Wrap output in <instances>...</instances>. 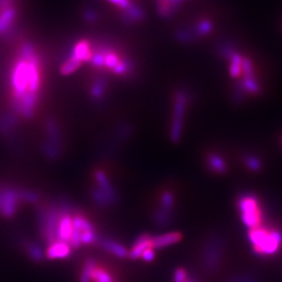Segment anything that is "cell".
Here are the masks:
<instances>
[{
	"label": "cell",
	"instance_id": "cell-1",
	"mask_svg": "<svg viewBox=\"0 0 282 282\" xmlns=\"http://www.w3.org/2000/svg\"><path fill=\"white\" fill-rule=\"evenodd\" d=\"M41 62L32 43L25 42L19 50L11 74L12 107L17 114L31 119L41 89Z\"/></svg>",
	"mask_w": 282,
	"mask_h": 282
},
{
	"label": "cell",
	"instance_id": "cell-2",
	"mask_svg": "<svg viewBox=\"0 0 282 282\" xmlns=\"http://www.w3.org/2000/svg\"><path fill=\"white\" fill-rule=\"evenodd\" d=\"M62 212L63 210L57 200L45 204H38L36 213L37 228L46 245L57 240V229Z\"/></svg>",
	"mask_w": 282,
	"mask_h": 282
},
{
	"label": "cell",
	"instance_id": "cell-3",
	"mask_svg": "<svg viewBox=\"0 0 282 282\" xmlns=\"http://www.w3.org/2000/svg\"><path fill=\"white\" fill-rule=\"evenodd\" d=\"M248 238L253 252L264 257L276 254L282 246V232L278 228L261 225L249 229Z\"/></svg>",
	"mask_w": 282,
	"mask_h": 282
},
{
	"label": "cell",
	"instance_id": "cell-4",
	"mask_svg": "<svg viewBox=\"0 0 282 282\" xmlns=\"http://www.w3.org/2000/svg\"><path fill=\"white\" fill-rule=\"evenodd\" d=\"M99 237L92 222L87 219L83 212L77 210L72 216V233L69 239L71 248L79 249L82 246L94 245Z\"/></svg>",
	"mask_w": 282,
	"mask_h": 282
},
{
	"label": "cell",
	"instance_id": "cell-5",
	"mask_svg": "<svg viewBox=\"0 0 282 282\" xmlns=\"http://www.w3.org/2000/svg\"><path fill=\"white\" fill-rule=\"evenodd\" d=\"M236 208L240 213L241 222L247 228H256L261 226L264 223V211H262L260 201L256 194L249 192L238 194L236 199Z\"/></svg>",
	"mask_w": 282,
	"mask_h": 282
},
{
	"label": "cell",
	"instance_id": "cell-6",
	"mask_svg": "<svg viewBox=\"0 0 282 282\" xmlns=\"http://www.w3.org/2000/svg\"><path fill=\"white\" fill-rule=\"evenodd\" d=\"M224 252H225V240L219 234H212L204 241L202 264L207 273H215L219 270Z\"/></svg>",
	"mask_w": 282,
	"mask_h": 282
},
{
	"label": "cell",
	"instance_id": "cell-7",
	"mask_svg": "<svg viewBox=\"0 0 282 282\" xmlns=\"http://www.w3.org/2000/svg\"><path fill=\"white\" fill-rule=\"evenodd\" d=\"M19 186L8 183L0 184V217L13 219L20 207Z\"/></svg>",
	"mask_w": 282,
	"mask_h": 282
},
{
	"label": "cell",
	"instance_id": "cell-8",
	"mask_svg": "<svg viewBox=\"0 0 282 282\" xmlns=\"http://www.w3.org/2000/svg\"><path fill=\"white\" fill-rule=\"evenodd\" d=\"M188 103V94L186 91H179L176 95L173 108V118L170 128V139L172 142L177 143L182 137L183 120L185 116L186 105Z\"/></svg>",
	"mask_w": 282,
	"mask_h": 282
},
{
	"label": "cell",
	"instance_id": "cell-9",
	"mask_svg": "<svg viewBox=\"0 0 282 282\" xmlns=\"http://www.w3.org/2000/svg\"><path fill=\"white\" fill-rule=\"evenodd\" d=\"M46 135L47 140L43 145L44 155L48 159L56 160L61 156L63 141L59 125L54 120L46 122Z\"/></svg>",
	"mask_w": 282,
	"mask_h": 282
},
{
	"label": "cell",
	"instance_id": "cell-10",
	"mask_svg": "<svg viewBox=\"0 0 282 282\" xmlns=\"http://www.w3.org/2000/svg\"><path fill=\"white\" fill-rule=\"evenodd\" d=\"M94 185L96 187H99L107 197H108L114 205L118 203V192L116 190L115 186L113 185L112 181L108 177L104 170L102 169H96L94 171Z\"/></svg>",
	"mask_w": 282,
	"mask_h": 282
},
{
	"label": "cell",
	"instance_id": "cell-11",
	"mask_svg": "<svg viewBox=\"0 0 282 282\" xmlns=\"http://www.w3.org/2000/svg\"><path fill=\"white\" fill-rule=\"evenodd\" d=\"M96 245H99L104 251L110 253L117 258H129V250L126 249L121 242L109 238L107 236H100Z\"/></svg>",
	"mask_w": 282,
	"mask_h": 282
},
{
	"label": "cell",
	"instance_id": "cell-12",
	"mask_svg": "<svg viewBox=\"0 0 282 282\" xmlns=\"http://www.w3.org/2000/svg\"><path fill=\"white\" fill-rule=\"evenodd\" d=\"M72 254L71 246L66 241L56 240L47 245L45 250V256L50 260H59L66 259Z\"/></svg>",
	"mask_w": 282,
	"mask_h": 282
},
{
	"label": "cell",
	"instance_id": "cell-13",
	"mask_svg": "<svg viewBox=\"0 0 282 282\" xmlns=\"http://www.w3.org/2000/svg\"><path fill=\"white\" fill-rule=\"evenodd\" d=\"M153 247V236L148 233H143L137 236V238L135 239L133 242V245L131 249L129 250V258L132 260L139 259L142 255V253Z\"/></svg>",
	"mask_w": 282,
	"mask_h": 282
},
{
	"label": "cell",
	"instance_id": "cell-14",
	"mask_svg": "<svg viewBox=\"0 0 282 282\" xmlns=\"http://www.w3.org/2000/svg\"><path fill=\"white\" fill-rule=\"evenodd\" d=\"M180 232H167L163 234L153 236V248L155 250L164 249L178 244L182 239Z\"/></svg>",
	"mask_w": 282,
	"mask_h": 282
},
{
	"label": "cell",
	"instance_id": "cell-15",
	"mask_svg": "<svg viewBox=\"0 0 282 282\" xmlns=\"http://www.w3.org/2000/svg\"><path fill=\"white\" fill-rule=\"evenodd\" d=\"M20 246L26 253V255L28 256L31 260L35 262H42L46 256H45V251L44 249L38 245L35 241H28V240H21Z\"/></svg>",
	"mask_w": 282,
	"mask_h": 282
},
{
	"label": "cell",
	"instance_id": "cell-16",
	"mask_svg": "<svg viewBox=\"0 0 282 282\" xmlns=\"http://www.w3.org/2000/svg\"><path fill=\"white\" fill-rule=\"evenodd\" d=\"M207 169L218 174H224L228 171V165L221 155L218 153H209L206 156Z\"/></svg>",
	"mask_w": 282,
	"mask_h": 282
},
{
	"label": "cell",
	"instance_id": "cell-17",
	"mask_svg": "<svg viewBox=\"0 0 282 282\" xmlns=\"http://www.w3.org/2000/svg\"><path fill=\"white\" fill-rule=\"evenodd\" d=\"M174 217H176V211H169L157 207L153 213V221L158 227L165 228L171 225Z\"/></svg>",
	"mask_w": 282,
	"mask_h": 282
},
{
	"label": "cell",
	"instance_id": "cell-18",
	"mask_svg": "<svg viewBox=\"0 0 282 282\" xmlns=\"http://www.w3.org/2000/svg\"><path fill=\"white\" fill-rule=\"evenodd\" d=\"M17 16V9L13 5L4 11L0 12V35L7 33L13 27Z\"/></svg>",
	"mask_w": 282,
	"mask_h": 282
},
{
	"label": "cell",
	"instance_id": "cell-19",
	"mask_svg": "<svg viewBox=\"0 0 282 282\" xmlns=\"http://www.w3.org/2000/svg\"><path fill=\"white\" fill-rule=\"evenodd\" d=\"M227 60H229L230 76L232 79H239V76L241 75V65H242V60H244V56H242L240 53L234 51Z\"/></svg>",
	"mask_w": 282,
	"mask_h": 282
},
{
	"label": "cell",
	"instance_id": "cell-20",
	"mask_svg": "<svg viewBox=\"0 0 282 282\" xmlns=\"http://www.w3.org/2000/svg\"><path fill=\"white\" fill-rule=\"evenodd\" d=\"M90 198L95 205L100 208L107 209V208H111L114 206L113 202L95 185L90 190Z\"/></svg>",
	"mask_w": 282,
	"mask_h": 282
},
{
	"label": "cell",
	"instance_id": "cell-21",
	"mask_svg": "<svg viewBox=\"0 0 282 282\" xmlns=\"http://www.w3.org/2000/svg\"><path fill=\"white\" fill-rule=\"evenodd\" d=\"M158 11L164 18L171 17L178 11L179 4L182 0H157Z\"/></svg>",
	"mask_w": 282,
	"mask_h": 282
},
{
	"label": "cell",
	"instance_id": "cell-22",
	"mask_svg": "<svg viewBox=\"0 0 282 282\" xmlns=\"http://www.w3.org/2000/svg\"><path fill=\"white\" fill-rule=\"evenodd\" d=\"M237 85H239L247 94H259L261 91V86L256 75L251 77H240Z\"/></svg>",
	"mask_w": 282,
	"mask_h": 282
},
{
	"label": "cell",
	"instance_id": "cell-23",
	"mask_svg": "<svg viewBox=\"0 0 282 282\" xmlns=\"http://www.w3.org/2000/svg\"><path fill=\"white\" fill-rule=\"evenodd\" d=\"M19 199H20L21 203L38 205L41 201V194L31 188L19 187Z\"/></svg>",
	"mask_w": 282,
	"mask_h": 282
},
{
	"label": "cell",
	"instance_id": "cell-24",
	"mask_svg": "<svg viewBox=\"0 0 282 282\" xmlns=\"http://www.w3.org/2000/svg\"><path fill=\"white\" fill-rule=\"evenodd\" d=\"M158 207L164 210L176 211V197L170 190H164L161 192Z\"/></svg>",
	"mask_w": 282,
	"mask_h": 282
},
{
	"label": "cell",
	"instance_id": "cell-25",
	"mask_svg": "<svg viewBox=\"0 0 282 282\" xmlns=\"http://www.w3.org/2000/svg\"><path fill=\"white\" fill-rule=\"evenodd\" d=\"M91 282H117V281L114 279L110 271L106 270L105 268L97 265L93 271Z\"/></svg>",
	"mask_w": 282,
	"mask_h": 282
},
{
	"label": "cell",
	"instance_id": "cell-26",
	"mask_svg": "<svg viewBox=\"0 0 282 282\" xmlns=\"http://www.w3.org/2000/svg\"><path fill=\"white\" fill-rule=\"evenodd\" d=\"M99 265L97 261L94 258H88L84 264V267L82 268L81 274H80V282H91L93 271L96 268V266Z\"/></svg>",
	"mask_w": 282,
	"mask_h": 282
},
{
	"label": "cell",
	"instance_id": "cell-27",
	"mask_svg": "<svg viewBox=\"0 0 282 282\" xmlns=\"http://www.w3.org/2000/svg\"><path fill=\"white\" fill-rule=\"evenodd\" d=\"M17 123L16 118L12 114H5L0 118V133L4 136H8L12 133Z\"/></svg>",
	"mask_w": 282,
	"mask_h": 282
},
{
	"label": "cell",
	"instance_id": "cell-28",
	"mask_svg": "<svg viewBox=\"0 0 282 282\" xmlns=\"http://www.w3.org/2000/svg\"><path fill=\"white\" fill-rule=\"evenodd\" d=\"M244 163L246 165V168L253 172H258L262 169V168H264L262 161L257 156H255V155H251V154L246 155L244 157Z\"/></svg>",
	"mask_w": 282,
	"mask_h": 282
},
{
	"label": "cell",
	"instance_id": "cell-29",
	"mask_svg": "<svg viewBox=\"0 0 282 282\" xmlns=\"http://www.w3.org/2000/svg\"><path fill=\"white\" fill-rule=\"evenodd\" d=\"M213 30V24L208 19H204V20H201L197 23L196 27H194V36L196 37H203V36H207L211 33V31Z\"/></svg>",
	"mask_w": 282,
	"mask_h": 282
},
{
	"label": "cell",
	"instance_id": "cell-30",
	"mask_svg": "<svg viewBox=\"0 0 282 282\" xmlns=\"http://www.w3.org/2000/svg\"><path fill=\"white\" fill-rule=\"evenodd\" d=\"M106 92V83L103 79H96L91 88V95L96 101L103 99V95Z\"/></svg>",
	"mask_w": 282,
	"mask_h": 282
},
{
	"label": "cell",
	"instance_id": "cell-31",
	"mask_svg": "<svg viewBox=\"0 0 282 282\" xmlns=\"http://www.w3.org/2000/svg\"><path fill=\"white\" fill-rule=\"evenodd\" d=\"M241 73H242V77L255 76L254 64H253L252 60L250 59V57H248V56H244V60H242Z\"/></svg>",
	"mask_w": 282,
	"mask_h": 282
},
{
	"label": "cell",
	"instance_id": "cell-32",
	"mask_svg": "<svg viewBox=\"0 0 282 282\" xmlns=\"http://www.w3.org/2000/svg\"><path fill=\"white\" fill-rule=\"evenodd\" d=\"M226 282H260V280L252 275L237 274V275L229 277Z\"/></svg>",
	"mask_w": 282,
	"mask_h": 282
},
{
	"label": "cell",
	"instance_id": "cell-33",
	"mask_svg": "<svg viewBox=\"0 0 282 282\" xmlns=\"http://www.w3.org/2000/svg\"><path fill=\"white\" fill-rule=\"evenodd\" d=\"M188 272L184 268H178L174 270L173 282H185L188 278Z\"/></svg>",
	"mask_w": 282,
	"mask_h": 282
},
{
	"label": "cell",
	"instance_id": "cell-34",
	"mask_svg": "<svg viewBox=\"0 0 282 282\" xmlns=\"http://www.w3.org/2000/svg\"><path fill=\"white\" fill-rule=\"evenodd\" d=\"M109 1L117 5L121 9V14L128 12L129 9H131L134 6V4L130 1V0H109Z\"/></svg>",
	"mask_w": 282,
	"mask_h": 282
},
{
	"label": "cell",
	"instance_id": "cell-35",
	"mask_svg": "<svg viewBox=\"0 0 282 282\" xmlns=\"http://www.w3.org/2000/svg\"><path fill=\"white\" fill-rule=\"evenodd\" d=\"M155 256H156V250H155L153 247L152 248H149L145 250L143 253H142V255H141V259L144 260L145 262H151L155 259Z\"/></svg>",
	"mask_w": 282,
	"mask_h": 282
},
{
	"label": "cell",
	"instance_id": "cell-36",
	"mask_svg": "<svg viewBox=\"0 0 282 282\" xmlns=\"http://www.w3.org/2000/svg\"><path fill=\"white\" fill-rule=\"evenodd\" d=\"M185 282H200V280L194 276H188V278L186 279Z\"/></svg>",
	"mask_w": 282,
	"mask_h": 282
},
{
	"label": "cell",
	"instance_id": "cell-37",
	"mask_svg": "<svg viewBox=\"0 0 282 282\" xmlns=\"http://www.w3.org/2000/svg\"><path fill=\"white\" fill-rule=\"evenodd\" d=\"M280 141H281V144H282V137H281V139H280Z\"/></svg>",
	"mask_w": 282,
	"mask_h": 282
}]
</instances>
